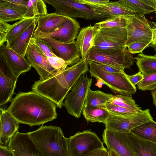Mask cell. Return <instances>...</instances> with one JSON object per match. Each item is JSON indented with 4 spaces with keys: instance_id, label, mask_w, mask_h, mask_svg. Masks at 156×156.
<instances>
[{
    "instance_id": "1",
    "label": "cell",
    "mask_w": 156,
    "mask_h": 156,
    "mask_svg": "<svg viewBox=\"0 0 156 156\" xmlns=\"http://www.w3.org/2000/svg\"><path fill=\"white\" fill-rule=\"evenodd\" d=\"M56 107L52 101L32 91L17 94L7 110L20 123L33 126L56 118Z\"/></svg>"
},
{
    "instance_id": "2",
    "label": "cell",
    "mask_w": 156,
    "mask_h": 156,
    "mask_svg": "<svg viewBox=\"0 0 156 156\" xmlns=\"http://www.w3.org/2000/svg\"><path fill=\"white\" fill-rule=\"evenodd\" d=\"M88 64L87 58L81 59L45 80L36 81L32 86V91L49 99L61 108L64 99L76 81L89 71Z\"/></svg>"
},
{
    "instance_id": "3",
    "label": "cell",
    "mask_w": 156,
    "mask_h": 156,
    "mask_svg": "<svg viewBox=\"0 0 156 156\" xmlns=\"http://www.w3.org/2000/svg\"><path fill=\"white\" fill-rule=\"evenodd\" d=\"M28 133L43 156H71L67 138L60 127L42 125Z\"/></svg>"
},
{
    "instance_id": "4",
    "label": "cell",
    "mask_w": 156,
    "mask_h": 156,
    "mask_svg": "<svg viewBox=\"0 0 156 156\" xmlns=\"http://www.w3.org/2000/svg\"><path fill=\"white\" fill-rule=\"evenodd\" d=\"M88 63L91 76L101 81L115 94L132 96L136 92L135 86L131 83L124 72L111 73L104 70L98 63L93 61Z\"/></svg>"
},
{
    "instance_id": "5",
    "label": "cell",
    "mask_w": 156,
    "mask_h": 156,
    "mask_svg": "<svg viewBox=\"0 0 156 156\" xmlns=\"http://www.w3.org/2000/svg\"><path fill=\"white\" fill-rule=\"evenodd\" d=\"M134 59L126 47L122 49L92 48L87 58L88 62L93 61L123 70L132 66Z\"/></svg>"
},
{
    "instance_id": "6",
    "label": "cell",
    "mask_w": 156,
    "mask_h": 156,
    "mask_svg": "<svg viewBox=\"0 0 156 156\" xmlns=\"http://www.w3.org/2000/svg\"><path fill=\"white\" fill-rule=\"evenodd\" d=\"M92 83V79L87 76L86 73L76 81L63 103L69 114L77 118L80 117Z\"/></svg>"
},
{
    "instance_id": "7",
    "label": "cell",
    "mask_w": 156,
    "mask_h": 156,
    "mask_svg": "<svg viewBox=\"0 0 156 156\" xmlns=\"http://www.w3.org/2000/svg\"><path fill=\"white\" fill-rule=\"evenodd\" d=\"M52 5L58 15L72 18H81L86 20H102L107 16L94 12L92 8L77 2L75 0H44Z\"/></svg>"
},
{
    "instance_id": "8",
    "label": "cell",
    "mask_w": 156,
    "mask_h": 156,
    "mask_svg": "<svg viewBox=\"0 0 156 156\" xmlns=\"http://www.w3.org/2000/svg\"><path fill=\"white\" fill-rule=\"evenodd\" d=\"M71 156H85L96 150L105 148L103 142L91 130L79 131L67 138Z\"/></svg>"
},
{
    "instance_id": "9",
    "label": "cell",
    "mask_w": 156,
    "mask_h": 156,
    "mask_svg": "<svg viewBox=\"0 0 156 156\" xmlns=\"http://www.w3.org/2000/svg\"><path fill=\"white\" fill-rule=\"evenodd\" d=\"M153 120L150 109H147L141 112L127 116L118 115L109 113L105 124V129L108 130L128 133L136 127Z\"/></svg>"
},
{
    "instance_id": "10",
    "label": "cell",
    "mask_w": 156,
    "mask_h": 156,
    "mask_svg": "<svg viewBox=\"0 0 156 156\" xmlns=\"http://www.w3.org/2000/svg\"><path fill=\"white\" fill-rule=\"evenodd\" d=\"M126 22L127 39L126 47L139 41L151 42L152 28L144 15L137 13L134 15L124 16Z\"/></svg>"
},
{
    "instance_id": "11",
    "label": "cell",
    "mask_w": 156,
    "mask_h": 156,
    "mask_svg": "<svg viewBox=\"0 0 156 156\" xmlns=\"http://www.w3.org/2000/svg\"><path fill=\"white\" fill-rule=\"evenodd\" d=\"M127 39L126 28L100 29L95 37L92 48L122 49L126 47Z\"/></svg>"
},
{
    "instance_id": "12",
    "label": "cell",
    "mask_w": 156,
    "mask_h": 156,
    "mask_svg": "<svg viewBox=\"0 0 156 156\" xmlns=\"http://www.w3.org/2000/svg\"><path fill=\"white\" fill-rule=\"evenodd\" d=\"M26 56L28 62L39 75L40 81L45 80L59 71L54 68L47 58L39 51L32 38L27 50Z\"/></svg>"
},
{
    "instance_id": "13",
    "label": "cell",
    "mask_w": 156,
    "mask_h": 156,
    "mask_svg": "<svg viewBox=\"0 0 156 156\" xmlns=\"http://www.w3.org/2000/svg\"><path fill=\"white\" fill-rule=\"evenodd\" d=\"M50 46L56 56L73 65L82 58L76 41L70 43L60 42L49 38L35 37Z\"/></svg>"
},
{
    "instance_id": "14",
    "label": "cell",
    "mask_w": 156,
    "mask_h": 156,
    "mask_svg": "<svg viewBox=\"0 0 156 156\" xmlns=\"http://www.w3.org/2000/svg\"><path fill=\"white\" fill-rule=\"evenodd\" d=\"M79 23L74 19L68 17L55 31L50 33H34L33 37L49 38L64 43L75 41L80 28Z\"/></svg>"
},
{
    "instance_id": "15",
    "label": "cell",
    "mask_w": 156,
    "mask_h": 156,
    "mask_svg": "<svg viewBox=\"0 0 156 156\" xmlns=\"http://www.w3.org/2000/svg\"><path fill=\"white\" fill-rule=\"evenodd\" d=\"M102 139L108 151H112L119 156H136L129 144L126 133L105 129Z\"/></svg>"
},
{
    "instance_id": "16",
    "label": "cell",
    "mask_w": 156,
    "mask_h": 156,
    "mask_svg": "<svg viewBox=\"0 0 156 156\" xmlns=\"http://www.w3.org/2000/svg\"><path fill=\"white\" fill-rule=\"evenodd\" d=\"M17 79L0 54V106L11 101Z\"/></svg>"
},
{
    "instance_id": "17",
    "label": "cell",
    "mask_w": 156,
    "mask_h": 156,
    "mask_svg": "<svg viewBox=\"0 0 156 156\" xmlns=\"http://www.w3.org/2000/svg\"><path fill=\"white\" fill-rule=\"evenodd\" d=\"M8 147L14 156H43L28 133L17 132L10 139Z\"/></svg>"
},
{
    "instance_id": "18",
    "label": "cell",
    "mask_w": 156,
    "mask_h": 156,
    "mask_svg": "<svg viewBox=\"0 0 156 156\" xmlns=\"http://www.w3.org/2000/svg\"><path fill=\"white\" fill-rule=\"evenodd\" d=\"M0 54L17 77L30 71L31 66L25 58L12 50L7 44L0 46Z\"/></svg>"
},
{
    "instance_id": "19",
    "label": "cell",
    "mask_w": 156,
    "mask_h": 156,
    "mask_svg": "<svg viewBox=\"0 0 156 156\" xmlns=\"http://www.w3.org/2000/svg\"><path fill=\"white\" fill-rule=\"evenodd\" d=\"M20 123L7 109L0 108V145L6 146L18 131Z\"/></svg>"
},
{
    "instance_id": "20",
    "label": "cell",
    "mask_w": 156,
    "mask_h": 156,
    "mask_svg": "<svg viewBox=\"0 0 156 156\" xmlns=\"http://www.w3.org/2000/svg\"><path fill=\"white\" fill-rule=\"evenodd\" d=\"M100 29L95 26H88L81 28L76 42L80 52L81 58H87L94 43L95 37Z\"/></svg>"
},
{
    "instance_id": "21",
    "label": "cell",
    "mask_w": 156,
    "mask_h": 156,
    "mask_svg": "<svg viewBox=\"0 0 156 156\" xmlns=\"http://www.w3.org/2000/svg\"><path fill=\"white\" fill-rule=\"evenodd\" d=\"M126 134L136 156H156V143L140 138L131 132Z\"/></svg>"
},
{
    "instance_id": "22",
    "label": "cell",
    "mask_w": 156,
    "mask_h": 156,
    "mask_svg": "<svg viewBox=\"0 0 156 156\" xmlns=\"http://www.w3.org/2000/svg\"><path fill=\"white\" fill-rule=\"evenodd\" d=\"M37 18L25 31L7 43L11 48L25 58L26 52L30 40L33 37L37 24Z\"/></svg>"
},
{
    "instance_id": "23",
    "label": "cell",
    "mask_w": 156,
    "mask_h": 156,
    "mask_svg": "<svg viewBox=\"0 0 156 156\" xmlns=\"http://www.w3.org/2000/svg\"><path fill=\"white\" fill-rule=\"evenodd\" d=\"M95 12L108 18L135 15L136 13L118 1H109L104 5L91 7Z\"/></svg>"
},
{
    "instance_id": "24",
    "label": "cell",
    "mask_w": 156,
    "mask_h": 156,
    "mask_svg": "<svg viewBox=\"0 0 156 156\" xmlns=\"http://www.w3.org/2000/svg\"><path fill=\"white\" fill-rule=\"evenodd\" d=\"M68 17L60 16L55 13L47 14L37 18V26L34 33H48L56 30Z\"/></svg>"
},
{
    "instance_id": "25",
    "label": "cell",
    "mask_w": 156,
    "mask_h": 156,
    "mask_svg": "<svg viewBox=\"0 0 156 156\" xmlns=\"http://www.w3.org/2000/svg\"><path fill=\"white\" fill-rule=\"evenodd\" d=\"M114 95L101 90H89L84 106L100 107L105 105L111 101Z\"/></svg>"
},
{
    "instance_id": "26",
    "label": "cell",
    "mask_w": 156,
    "mask_h": 156,
    "mask_svg": "<svg viewBox=\"0 0 156 156\" xmlns=\"http://www.w3.org/2000/svg\"><path fill=\"white\" fill-rule=\"evenodd\" d=\"M139 71L144 76L156 73V56L148 55L142 52L134 58Z\"/></svg>"
},
{
    "instance_id": "27",
    "label": "cell",
    "mask_w": 156,
    "mask_h": 156,
    "mask_svg": "<svg viewBox=\"0 0 156 156\" xmlns=\"http://www.w3.org/2000/svg\"><path fill=\"white\" fill-rule=\"evenodd\" d=\"M131 132L143 139L156 143V122H146L132 129Z\"/></svg>"
},
{
    "instance_id": "28",
    "label": "cell",
    "mask_w": 156,
    "mask_h": 156,
    "mask_svg": "<svg viewBox=\"0 0 156 156\" xmlns=\"http://www.w3.org/2000/svg\"><path fill=\"white\" fill-rule=\"evenodd\" d=\"M82 113L87 122H98L105 123L109 113L100 107L84 106Z\"/></svg>"
},
{
    "instance_id": "29",
    "label": "cell",
    "mask_w": 156,
    "mask_h": 156,
    "mask_svg": "<svg viewBox=\"0 0 156 156\" xmlns=\"http://www.w3.org/2000/svg\"><path fill=\"white\" fill-rule=\"evenodd\" d=\"M37 18L27 17L11 25L7 34L6 43H9L27 29Z\"/></svg>"
},
{
    "instance_id": "30",
    "label": "cell",
    "mask_w": 156,
    "mask_h": 156,
    "mask_svg": "<svg viewBox=\"0 0 156 156\" xmlns=\"http://www.w3.org/2000/svg\"><path fill=\"white\" fill-rule=\"evenodd\" d=\"M118 1L140 14L144 15L156 11L148 5L146 0H120Z\"/></svg>"
},
{
    "instance_id": "31",
    "label": "cell",
    "mask_w": 156,
    "mask_h": 156,
    "mask_svg": "<svg viewBox=\"0 0 156 156\" xmlns=\"http://www.w3.org/2000/svg\"><path fill=\"white\" fill-rule=\"evenodd\" d=\"M108 103L117 106L136 110L140 112L143 111L136 103L132 96L120 94L114 95L112 100Z\"/></svg>"
},
{
    "instance_id": "32",
    "label": "cell",
    "mask_w": 156,
    "mask_h": 156,
    "mask_svg": "<svg viewBox=\"0 0 156 156\" xmlns=\"http://www.w3.org/2000/svg\"><path fill=\"white\" fill-rule=\"evenodd\" d=\"M100 29L115 27L126 28V22L124 16L111 17L94 24Z\"/></svg>"
},
{
    "instance_id": "33",
    "label": "cell",
    "mask_w": 156,
    "mask_h": 156,
    "mask_svg": "<svg viewBox=\"0 0 156 156\" xmlns=\"http://www.w3.org/2000/svg\"><path fill=\"white\" fill-rule=\"evenodd\" d=\"M25 14L16 10L0 6V20L6 22H10L25 17Z\"/></svg>"
},
{
    "instance_id": "34",
    "label": "cell",
    "mask_w": 156,
    "mask_h": 156,
    "mask_svg": "<svg viewBox=\"0 0 156 156\" xmlns=\"http://www.w3.org/2000/svg\"><path fill=\"white\" fill-rule=\"evenodd\" d=\"M28 1L0 0V6L10 8L25 14L27 10Z\"/></svg>"
},
{
    "instance_id": "35",
    "label": "cell",
    "mask_w": 156,
    "mask_h": 156,
    "mask_svg": "<svg viewBox=\"0 0 156 156\" xmlns=\"http://www.w3.org/2000/svg\"><path fill=\"white\" fill-rule=\"evenodd\" d=\"M138 89L142 91H153L156 89V73L144 76L137 84Z\"/></svg>"
},
{
    "instance_id": "36",
    "label": "cell",
    "mask_w": 156,
    "mask_h": 156,
    "mask_svg": "<svg viewBox=\"0 0 156 156\" xmlns=\"http://www.w3.org/2000/svg\"><path fill=\"white\" fill-rule=\"evenodd\" d=\"M100 107L106 110L110 113L118 115L127 116L140 112L136 110L116 106L108 103L105 106Z\"/></svg>"
},
{
    "instance_id": "37",
    "label": "cell",
    "mask_w": 156,
    "mask_h": 156,
    "mask_svg": "<svg viewBox=\"0 0 156 156\" xmlns=\"http://www.w3.org/2000/svg\"><path fill=\"white\" fill-rule=\"evenodd\" d=\"M32 6L35 18L45 15L48 14L47 6L43 0H32Z\"/></svg>"
},
{
    "instance_id": "38",
    "label": "cell",
    "mask_w": 156,
    "mask_h": 156,
    "mask_svg": "<svg viewBox=\"0 0 156 156\" xmlns=\"http://www.w3.org/2000/svg\"><path fill=\"white\" fill-rule=\"evenodd\" d=\"M151 42L146 41H139L132 43L127 47L129 52L132 54L142 52L146 48L150 47Z\"/></svg>"
},
{
    "instance_id": "39",
    "label": "cell",
    "mask_w": 156,
    "mask_h": 156,
    "mask_svg": "<svg viewBox=\"0 0 156 156\" xmlns=\"http://www.w3.org/2000/svg\"><path fill=\"white\" fill-rule=\"evenodd\" d=\"M47 58L51 66L58 71H60L69 65L68 63L57 56L47 57Z\"/></svg>"
},
{
    "instance_id": "40",
    "label": "cell",
    "mask_w": 156,
    "mask_h": 156,
    "mask_svg": "<svg viewBox=\"0 0 156 156\" xmlns=\"http://www.w3.org/2000/svg\"><path fill=\"white\" fill-rule=\"evenodd\" d=\"M32 39L39 51L45 57V55L48 53H53L51 48L44 42L34 37Z\"/></svg>"
},
{
    "instance_id": "41",
    "label": "cell",
    "mask_w": 156,
    "mask_h": 156,
    "mask_svg": "<svg viewBox=\"0 0 156 156\" xmlns=\"http://www.w3.org/2000/svg\"><path fill=\"white\" fill-rule=\"evenodd\" d=\"M11 26L7 23L0 20V46L6 42L7 34Z\"/></svg>"
},
{
    "instance_id": "42",
    "label": "cell",
    "mask_w": 156,
    "mask_h": 156,
    "mask_svg": "<svg viewBox=\"0 0 156 156\" xmlns=\"http://www.w3.org/2000/svg\"><path fill=\"white\" fill-rule=\"evenodd\" d=\"M86 5L89 6L90 8L97 6L104 5L110 1L109 0H75Z\"/></svg>"
},
{
    "instance_id": "43",
    "label": "cell",
    "mask_w": 156,
    "mask_h": 156,
    "mask_svg": "<svg viewBox=\"0 0 156 156\" xmlns=\"http://www.w3.org/2000/svg\"><path fill=\"white\" fill-rule=\"evenodd\" d=\"M126 76L131 83L135 86L144 78L143 75L140 71L133 75L130 76L127 74Z\"/></svg>"
},
{
    "instance_id": "44",
    "label": "cell",
    "mask_w": 156,
    "mask_h": 156,
    "mask_svg": "<svg viewBox=\"0 0 156 156\" xmlns=\"http://www.w3.org/2000/svg\"><path fill=\"white\" fill-rule=\"evenodd\" d=\"M109 152L105 147L94 151L91 152L85 156H107Z\"/></svg>"
},
{
    "instance_id": "45",
    "label": "cell",
    "mask_w": 156,
    "mask_h": 156,
    "mask_svg": "<svg viewBox=\"0 0 156 156\" xmlns=\"http://www.w3.org/2000/svg\"><path fill=\"white\" fill-rule=\"evenodd\" d=\"M98 64L104 70L109 73H121L124 72V70L118 69L110 66Z\"/></svg>"
},
{
    "instance_id": "46",
    "label": "cell",
    "mask_w": 156,
    "mask_h": 156,
    "mask_svg": "<svg viewBox=\"0 0 156 156\" xmlns=\"http://www.w3.org/2000/svg\"><path fill=\"white\" fill-rule=\"evenodd\" d=\"M0 156H14L8 147L0 145Z\"/></svg>"
},
{
    "instance_id": "47",
    "label": "cell",
    "mask_w": 156,
    "mask_h": 156,
    "mask_svg": "<svg viewBox=\"0 0 156 156\" xmlns=\"http://www.w3.org/2000/svg\"><path fill=\"white\" fill-rule=\"evenodd\" d=\"M25 18L35 17L32 0H28L27 10L26 13L25 14Z\"/></svg>"
},
{
    "instance_id": "48",
    "label": "cell",
    "mask_w": 156,
    "mask_h": 156,
    "mask_svg": "<svg viewBox=\"0 0 156 156\" xmlns=\"http://www.w3.org/2000/svg\"><path fill=\"white\" fill-rule=\"evenodd\" d=\"M150 47H152L154 50L156 56V27L152 28V38Z\"/></svg>"
},
{
    "instance_id": "49",
    "label": "cell",
    "mask_w": 156,
    "mask_h": 156,
    "mask_svg": "<svg viewBox=\"0 0 156 156\" xmlns=\"http://www.w3.org/2000/svg\"><path fill=\"white\" fill-rule=\"evenodd\" d=\"M151 93L152 98L153 104L156 107V89L151 91Z\"/></svg>"
},
{
    "instance_id": "50",
    "label": "cell",
    "mask_w": 156,
    "mask_h": 156,
    "mask_svg": "<svg viewBox=\"0 0 156 156\" xmlns=\"http://www.w3.org/2000/svg\"><path fill=\"white\" fill-rule=\"evenodd\" d=\"M109 156H119L115 153L112 151H108Z\"/></svg>"
},
{
    "instance_id": "51",
    "label": "cell",
    "mask_w": 156,
    "mask_h": 156,
    "mask_svg": "<svg viewBox=\"0 0 156 156\" xmlns=\"http://www.w3.org/2000/svg\"><path fill=\"white\" fill-rule=\"evenodd\" d=\"M152 23L156 27V22H152Z\"/></svg>"
},
{
    "instance_id": "52",
    "label": "cell",
    "mask_w": 156,
    "mask_h": 156,
    "mask_svg": "<svg viewBox=\"0 0 156 156\" xmlns=\"http://www.w3.org/2000/svg\"><path fill=\"white\" fill-rule=\"evenodd\" d=\"M109 156V154H108L107 156Z\"/></svg>"
},
{
    "instance_id": "53",
    "label": "cell",
    "mask_w": 156,
    "mask_h": 156,
    "mask_svg": "<svg viewBox=\"0 0 156 156\" xmlns=\"http://www.w3.org/2000/svg\"><path fill=\"white\" fill-rule=\"evenodd\" d=\"M155 13H156V12H155Z\"/></svg>"
},
{
    "instance_id": "54",
    "label": "cell",
    "mask_w": 156,
    "mask_h": 156,
    "mask_svg": "<svg viewBox=\"0 0 156 156\" xmlns=\"http://www.w3.org/2000/svg\"></svg>"
}]
</instances>
